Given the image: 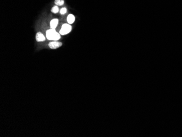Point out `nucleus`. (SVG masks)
Instances as JSON below:
<instances>
[{
	"label": "nucleus",
	"instance_id": "f257e3e1",
	"mask_svg": "<svg viewBox=\"0 0 182 137\" xmlns=\"http://www.w3.org/2000/svg\"><path fill=\"white\" fill-rule=\"evenodd\" d=\"M46 38L51 41H57L61 38L60 34L57 33L55 29H51L46 31Z\"/></svg>",
	"mask_w": 182,
	"mask_h": 137
},
{
	"label": "nucleus",
	"instance_id": "f03ea898",
	"mask_svg": "<svg viewBox=\"0 0 182 137\" xmlns=\"http://www.w3.org/2000/svg\"><path fill=\"white\" fill-rule=\"evenodd\" d=\"M71 26L69 24H63L61 30L60 31V34L61 35H66L68 33L71 32Z\"/></svg>",
	"mask_w": 182,
	"mask_h": 137
},
{
	"label": "nucleus",
	"instance_id": "7ed1b4c3",
	"mask_svg": "<svg viewBox=\"0 0 182 137\" xmlns=\"http://www.w3.org/2000/svg\"><path fill=\"white\" fill-rule=\"evenodd\" d=\"M62 46V43L58 41H52L49 44V46L52 49H56Z\"/></svg>",
	"mask_w": 182,
	"mask_h": 137
},
{
	"label": "nucleus",
	"instance_id": "20e7f679",
	"mask_svg": "<svg viewBox=\"0 0 182 137\" xmlns=\"http://www.w3.org/2000/svg\"><path fill=\"white\" fill-rule=\"evenodd\" d=\"M35 39L37 42H43L46 41V37L44 35L40 32H38L35 36Z\"/></svg>",
	"mask_w": 182,
	"mask_h": 137
},
{
	"label": "nucleus",
	"instance_id": "39448f33",
	"mask_svg": "<svg viewBox=\"0 0 182 137\" xmlns=\"http://www.w3.org/2000/svg\"><path fill=\"white\" fill-rule=\"evenodd\" d=\"M58 24V20L57 19H54L50 21V27L52 29H56L57 26Z\"/></svg>",
	"mask_w": 182,
	"mask_h": 137
},
{
	"label": "nucleus",
	"instance_id": "423d86ee",
	"mask_svg": "<svg viewBox=\"0 0 182 137\" xmlns=\"http://www.w3.org/2000/svg\"><path fill=\"white\" fill-rule=\"evenodd\" d=\"M74 21H75V16H74V15H73V14H69L68 16L67 21H68L69 24H73Z\"/></svg>",
	"mask_w": 182,
	"mask_h": 137
},
{
	"label": "nucleus",
	"instance_id": "0eeeda50",
	"mask_svg": "<svg viewBox=\"0 0 182 137\" xmlns=\"http://www.w3.org/2000/svg\"><path fill=\"white\" fill-rule=\"evenodd\" d=\"M65 3L64 0H55V3L56 5H62Z\"/></svg>",
	"mask_w": 182,
	"mask_h": 137
},
{
	"label": "nucleus",
	"instance_id": "6e6552de",
	"mask_svg": "<svg viewBox=\"0 0 182 137\" xmlns=\"http://www.w3.org/2000/svg\"><path fill=\"white\" fill-rule=\"evenodd\" d=\"M59 11V8L57 5H55L54 7H53V8L51 9V12L54 13H58Z\"/></svg>",
	"mask_w": 182,
	"mask_h": 137
},
{
	"label": "nucleus",
	"instance_id": "1a4fd4ad",
	"mask_svg": "<svg viewBox=\"0 0 182 137\" xmlns=\"http://www.w3.org/2000/svg\"><path fill=\"white\" fill-rule=\"evenodd\" d=\"M66 12H67V9L66 8H61V10H60V13L61 14H66Z\"/></svg>",
	"mask_w": 182,
	"mask_h": 137
}]
</instances>
